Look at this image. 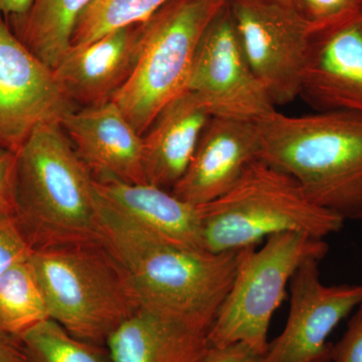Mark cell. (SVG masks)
I'll return each instance as SVG.
<instances>
[{
    "label": "cell",
    "mask_w": 362,
    "mask_h": 362,
    "mask_svg": "<svg viewBox=\"0 0 362 362\" xmlns=\"http://www.w3.org/2000/svg\"><path fill=\"white\" fill-rule=\"evenodd\" d=\"M300 97L316 112L362 115V8L314 30Z\"/></svg>",
    "instance_id": "12"
},
{
    "label": "cell",
    "mask_w": 362,
    "mask_h": 362,
    "mask_svg": "<svg viewBox=\"0 0 362 362\" xmlns=\"http://www.w3.org/2000/svg\"><path fill=\"white\" fill-rule=\"evenodd\" d=\"M228 0H170L143 21L141 54L112 99L140 135L165 105L187 90L202 35Z\"/></svg>",
    "instance_id": "6"
},
{
    "label": "cell",
    "mask_w": 362,
    "mask_h": 362,
    "mask_svg": "<svg viewBox=\"0 0 362 362\" xmlns=\"http://www.w3.org/2000/svg\"><path fill=\"white\" fill-rule=\"evenodd\" d=\"M247 61L275 107L300 97L313 30L281 0H228Z\"/></svg>",
    "instance_id": "8"
},
{
    "label": "cell",
    "mask_w": 362,
    "mask_h": 362,
    "mask_svg": "<svg viewBox=\"0 0 362 362\" xmlns=\"http://www.w3.org/2000/svg\"><path fill=\"white\" fill-rule=\"evenodd\" d=\"M51 319L44 291L30 258L0 277V329L18 338Z\"/></svg>",
    "instance_id": "20"
},
{
    "label": "cell",
    "mask_w": 362,
    "mask_h": 362,
    "mask_svg": "<svg viewBox=\"0 0 362 362\" xmlns=\"http://www.w3.org/2000/svg\"><path fill=\"white\" fill-rule=\"evenodd\" d=\"M187 90L218 118L258 122L277 110L247 61L228 1L202 35Z\"/></svg>",
    "instance_id": "9"
},
{
    "label": "cell",
    "mask_w": 362,
    "mask_h": 362,
    "mask_svg": "<svg viewBox=\"0 0 362 362\" xmlns=\"http://www.w3.org/2000/svg\"><path fill=\"white\" fill-rule=\"evenodd\" d=\"M30 262L52 320L78 339L106 346L140 308L123 269L101 242L35 250Z\"/></svg>",
    "instance_id": "5"
},
{
    "label": "cell",
    "mask_w": 362,
    "mask_h": 362,
    "mask_svg": "<svg viewBox=\"0 0 362 362\" xmlns=\"http://www.w3.org/2000/svg\"><path fill=\"white\" fill-rule=\"evenodd\" d=\"M328 251L324 240L301 233L271 235L261 249L250 247L209 331V346L244 342L266 354L272 318L295 272Z\"/></svg>",
    "instance_id": "7"
},
{
    "label": "cell",
    "mask_w": 362,
    "mask_h": 362,
    "mask_svg": "<svg viewBox=\"0 0 362 362\" xmlns=\"http://www.w3.org/2000/svg\"><path fill=\"white\" fill-rule=\"evenodd\" d=\"M206 107L185 90L161 109L142 136L147 182L171 190L194 157L202 131L211 120Z\"/></svg>",
    "instance_id": "16"
},
{
    "label": "cell",
    "mask_w": 362,
    "mask_h": 362,
    "mask_svg": "<svg viewBox=\"0 0 362 362\" xmlns=\"http://www.w3.org/2000/svg\"><path fill=\"white\" fill-rule=\"evenodd\" d=\"M97 194L138 225L177 246L206 251L199 206L177 199L170 190L112 180H95Z\"/></svg>",
    "instance_id": "18"
},
{
    "label": "cell",
    "mask_w": 362,
    "mask_h": 362,
    "mask_svg": "<svg viewBox=\"0 0 362 362\" xmlns=\"http://www.w3.org/2000/svg\"><path fill=\"white\" fill-rule=\"evenodd\" d=\"M142 23L70 49L52 70L59 89L74 107L90 108L109 103L129 81L141 54Z\"/></svg>",
    "instance_id": "14"
},
{
    "label": "cell",
    "mask_w": 362,
    "mask_h": 362,
    "mask_svg": "<svg viewBox=\"0 0 362 362\" xmlns=\"http://www.w3.org/2000/svg\"><path fill=\"white\" fill-rule=\"evenodd\" d=\"M202 243L211 252L256 247L271 235L301 233L324 240L344 221L316 206L296 180L258 159L218 199L199 206Z\"/></svg>",
    "instance_id": "4"
},
{
    "label": "cell",
    "mask_w": 362,
    "mask_h": 362,
    "mask_svg": "<svg viewBox=\"0 0 362 362\" xmlns=\"http://www.w3.org/2000/svg\"><path fill=\"white\" fill-rule=\"evenodd\" d=\"M170 0H93L78 18L71 49H80L107 33L148 20Z\"/></svg>",
    "instance_id": "22"
},
{
    "label": "cell",
    "mask_w": 362,
    "mask_h": 362,
    "mask_svg": "<svg viewBox=\"0 0 362 362\" xmlns=\"http://www.w3.org/2000/svg\"><path fill=\"white\" fill-rule=\"evenodd\" d=\"M295 6L314 32L359 11L362 0H295Z\"/></svg>",
    "instance_id": "23"
},
{
    "label": "cell",
    "mask_w": 362,
    "mask_h": 362,
    "mask_svg": "<svg viewBox=\"0 0 362 362\" xmlns=\"http://www.w3.org/2000/svg\"><path fill=\"white\" fill-rule=\"evenodd\" d=\"M281 1L287 2V4H293V6H295V0H281Z\"/></svg>",
    "instance_id": "30"
},
{
    "label": "cell",
    "mask_w": 362,
    "mask_h": 362,
    "mask_svg": "<svg viewBox=\"0 0 362 362\" xmlns=\"http://www.w3.org/2000/svg\"><path fill=\"white\" fill-rule=\"evenodd\" d=\"M93 0H33L21 16L6 18L14 35L54 70L70 52L78 18Z\"/></svg>",
    "instance_id": "19"
},
{
    "label": "cell",
    "mask_w": 362,
    "mask_h": 362,
    "mask_svg": "<svg viewBox=\"0 0 362 362\" xmlns=\"http://www.w3.org/2000/svg\"><path fill=\"white\" fill-rule=\"evenodd\" d=\"M73 110L52 69L21 42L0 13V150L18 153L37 128L61 124Z\"/></svg>",
    "instance_id": "10"
},
{
    "label": "cell",
    "mask_w": 362,
    "mask_h": 362,
    "mask_svg": "<svg viewBox=\"0 0 362 362\" xmlns=\"http://www.w3.org/2000/svg\"><path fill=\"white\" fill-rule=\"evenodd\" d=\"M100 240L123 269L140 308L211 329L247 250L177 246L97 194Z\"/></svg>",
    "instance_id": "1"
},
{
    "label": "cell",
    "mask_w": 362,
    "mask_h": 362,
    "mask_svg": "<svg viewBox=\"0 0 362 362\" xmlns=\"http://www.w3.org/2000/svg\"><path fill=\"white\" fill-rule=\"evenodd\" d=\"M320 259H309L290 281V310L284 330L269 343L266 362H313L328 359V337L345 317L362 304V283L326 286Z\"/></svg>",
    "instance_id": "11"
},
{
    "label": "cell",
    "mask_w": 362,
    "mask_h": 362,
    "mask_svg": "<svg viewBox=\"0 0 362 362\" xmlns=\"http://www.w3.org/2000/svg\"><path fill=\"white\" fill-rule=\"evenodd\" d=\"M0 362H25L20 340L0 329Z\"/></svg>",
    "instance_id": "28"
},
{
    "label": "cell",
    "mask_w": 362,
    "mask_h": 362,
    "mask_svg": "<svg viewBox=\"0 0 362 362\" xmlns=\"http://www.w3.org/2000/svg\"><path fill=\"white\" fill-rule=\"evenodd\" d=\"M330 362H362V304L357 307L342 337L331 344Z\"/></svg>",
    "instance_id": "25"
},
{
    "label": "cell",
    "mask_w": 362,
    "mask_h": 362,
    "mask_svg": "<svg viewBox=\"0 0 362 362\" xmlns=\"http://www.w3.org/2000/svg\"><path fill=\"white\" fill-rule=\"evenodd\" d=\"M13 216L33 251L101 242L94 176L61 124L40 126L18 152Z\"/></svg>",
    "instance_id": "3"
},
{
    "label": "cell",
    "mask_w": 362,
    "mask_h": 362,
    "mask_svg": "<svg viewBox=\"0 0 362 362\" xmlns=\"http://www.w3.org/2000/svg\"><path fill=\"white\" fill-rule=\"evenodd\" d=\"M209 329L139 308L106 342L112 362H201Z\"/></svg>",
    "instance_id": "17"
},
{
    "label": "cell",
    "mask_w": 362,
    "mask_h": 362,
    "mask_svg": "<svg viewBox=\"0 0 362 362\" xmlns=\"http://www.w3.org/2000/svg\"><path fill=\"white\" fill-rule=\"evenodd\" d=\"M33 0H0V13L6 18L21 16L28 11Z\"/></svg>",
    "instance_id": "29"
},
{
    "label": "cell",
    "mask_w": 362,
    "mask_h": 362,
    "mask_svg": "<svg viewBox=\"0 0 362 362\" xmlns=\"http://www.w3.org/2000/svg\"><path fill=\"white\" fill-rule=\"evenodd\" d=\"M261 153L258 123L211 117L187 171L170 192L194 206L209 204L228 192Z\"/></svg>",
    "instance_id": "13"
},
{
    "label": "cell",
    "mask_w": 362,
    "mask_h": 362,
    "mask_svg": "<svg viewBox=\"0 0 362 362\" xmlns=\"http://www.w3.org/2000/svg\"><path fill=\"white\" fill-rule=\"evenodd\" d=\"M61 127L95 180L147 182L142 136L114 102L71 111Z\"/></svg>",
    "instance_id": "15"
},
{
    "label": "cell",
    "mask_w": 362,
    "mask_h": 362,
    "mask_svg": "<svg viewBox=\"0 0 362 362\" xmlns=\"http://www.w3.org/2000/svg\"><path fill=\"white\" fill-rule=\"evenodd\" d=\"M33 252L14 216H0V277L11 267L30 259Z\"/></svg>",
    "instance_id": "24"
},
{
    "label": "cell",
    "mask_w": 362,
    "mask_h": 362,
    "mask_svg": "<svg viewBox=\"0 0 362 362\" xmlns=\"http://www.w3.org/2000/svg\"><path fill=\"white\" fill-rule=\"evenodd\" d=\"M262 160L291 175L316 206L362 221V115L275 110L258 122Z\"/></svg>",
    "instance_id": "2"
},
{
    "label": "cell",
    "mask_w": 362,
    "mask_h": 362,
    "mask_svg": "<svg viewBox=\"0 0 362 362\" xmlns=\"http://www.w3.org/2000/svg\"><path fill=\"white\" fill-rule=\"evenodd\" d=\"M18 339L25 362H112L105 345L78 339L52 319Z\"/></svg>",
    "instance_id": "21"
},
{
    "label": "cell",
    "mask_w": 362,
    "mask_h": 362,
    "mask_svg": "<svg viewBox=\"0 0 362 362\" xmlns=\"http://www.w3.org/2000/svg\"><path fill=\"white\" fill-rule=\"evenodd\" d=\"M265 354L244 342L209 346L201 362H266Z\"/></svg>",
    "instance_id": "27"
},
{
    "label": "cell",
    "mask_w": 362,
    "mask_h": 362,
    "mask_svg": "<svg viewBox=\"0 0 362 362\" xmlns=\"http://www.w3.org/2000/svg\"><path fill=\"white\" fill-rule=\"evenodd\" d=\"M313 362H329V361H328V359L322 358V359H318V361H315Z\"/></svg>",
    "instance_id": "31"
},
{
    "label": "cell",
    "mask_w": 362,
    "mask_h": 362,
    "mask_svg": "<svg viewBox=\"0 0 362 362\" xmlns=\"http://www.w3.org/2000/svg\"><path fill=\"white\" fill-rule=\"evenodd\" d=\"M16 171L18 153L0 150V216L14 214Z\"/></svg>",
    "instance_id": "26"
}]
</instances>
